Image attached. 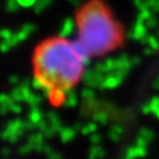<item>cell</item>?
Returning a JSON list of instances; mask_svg holds the SVG:
<instances>
[{"mask_svg": "<svg viewBox=\"0 0 159 159\" xmlns=\"http://www.w3.org/2000/svg\"><path fill=\"white\" fill-rule=\"evenodd\" d=\"M43 102V97L42 95H39V94H31L29 98H28V100L25 102L26 104H29L30 107H38L39 104H40Z\"/></svg>", "mask_w": 159, "mask_h": 159, "instance_id": "4316f807", "label": "cell"}, {"mask_svg": "<svg viewBox=\"0 0 159 159\" xmlns=\"http://www.w3.org/2000/svg\"><path fill=\"white\" fill-rule=\"evenodd\" d=\"M148 103H149V105L152 108V111H154L159 107V97H153Z\"/></svg>", "mask_w": 159, "mask_h": 159, "instance_id": "f35d334b", "label": "cell"}, {"mask_svg": "<svg viewBox=\"0 0 159 159\" xmlns=\"http://www.w3.org/2000/svg\"><path fill=\"white\" fill-rule=\"evenodd\" d=\"M142 113H143V114H150V113H153V111H152V108H150V105H149V103H145V104L142 105Z\"/></svg>", "mask_w": 159, "mask_h": 159, "instance_id": "7bdbcfd3", "label": "cell"}, {"mask_svg": "<svg viewBox=\"0 0 159 159\" xmlns=\"http://www.w3.org/2000/svg\"><path fill=\"white\" fill-rule=\"evenodd\" d=\"M140 43L142 44H145V45H149L155 52L159 50V38L157 35H147Z\"/></svg>", "mask_w": 159, "mask_h": 159, "instance_id": "d6986e66", "label": "cell"}, {"mask_svg": "<svg viewBox=\"0 0 159 159\" xmlns=\"http://www.w3.org/2000/svg\"><path fill=\"white\" fill-rule=\"evenodd\" d=\"M80 95H82V99H83V100L94 99V98H95V92H94V88H90V87L84 88V89L82 90Z\"/></svg>", "mask_w": 159, "mask_h": 159, "instance_id": "83f0119b", "label": "cell"}, {"mask_svg": "<svg viewBox=\"0 0 159 159\" xmlns=\"http://www.w3.org/2000/svg\"><path fill=\"white\" fill-rule=\"evenodd\" d=\"M44 134H43V132L40 133H33V134H30L29 137H28V143L29 144H31L33 145V148H34V150L35 152H38V153H40V152H43V147H44Z\"/></svg>", "mask_w": 159, "mask_h": 159, "instance_id": "9c48e42d", "label": "cell"}, {"mask_svg": "<svg viewBox=\"0 0 159 159\" xmlns=\"http://www.w3.org/2000/svg\"><path fill=\"white\" fill-rule=\"evenodd\" d=\"M24 128H25V130H29V132H33V130H36L38 129L36 124L33 123L31 120H29V119H28L26 122H24Z\"/></svg>", "mask_w": 159, "mask_h": 159, "instance_id": "74e56055", "label": "cell"}, {"mask_svg": "<svg viewBox=\"0 0 159 159\" xmlns=\"http://www.w3.org/2000/svg\"><path fill=\"white\" fill-rule=\"evenodd\" d=\"M130 61H132L133 66H137L142 63V59H140V57H133V58H130Z\"/></svg>", "mask_w": 159, "mask_h": 159, "instance_id": "f6af8a7d", "label": "cell"}, {"mask_svg": "<svg viewBox=\"0 0 159 159\" xmlns=\"http://www.w3.org/2000/svg\"><path fill=\"white\" fill-rule=\"evenodd\" d=\"M10 95H11V98L14 99V102H18V103L24 102L23 90H21L20 84H19V85H16V87H14V89H13V90H11V93H10Z\"/></svg>", "mask_w": 159, "mask_h": 159, "instance_id": "484cf974", "label": "cell"}, {"mask_svg": "<svg viewBox=\"0 0 159 159\" xmlns=\"http://www.w3.org/2000/svg\"><path fill=\"white\" fill-rule=\"evenodd\" d=\"M155 35L159 38V28H157V29H155Z\"/></svg>", "mask_w": 159, "mask_h": 159, "instance_id": "f5cc1de1", "label": "cell"}, {"mask_svg": "<svg viewBox=\"0 0 159 159\" xmlns=\"http://www.w3.org/2000/svg\"><path fill=\"white\" fill-rule=\"evenodd\" d=\"M34 150V148H33V145L31 144H29L28 142L24 144V145H21L19 149H18V153L20 154V155H26V154H29V153H31Z\"/></svg>", "mask_w": 159, "mask_h": 159, "instance_id": "4dcf8cb0", "label": "cell"}, {"mask_svg": "<svg viewBox=\"0 0 159 159\" xmlns=\"http://www.w3.org/2000/svg\"><path fill=\"white\" fill-rule=\"evenodd\" d=\"M10 154H11L10 148H8V147L2 148V157H3V158H8V157H10Z\"/></svg>", "mask_w": 159, "mask_h": 159, "instance_id": "ee69618b", "label": "cell"}, {"mask_svg": "<svg viewBox=\"0 0 159 159\" xmlns=\"http://www.w3.org/2000/svg\"><path fill=\"white\" fill-rule=\"evenodd\" d=\"M104 76H105V74L99 73L93 68V69L84 70V73L82 75V80L87 87H90V88H94V89H99Z\"/></svg>", "mask_w": 159, "mask_h": 159, "instance_id": "277c9868", "label": "cell"}, {"mask_svg": "<svg viewBox=\"0 0 159 159\" xmlns=\"http://www.w3.org/2000/svg\"><path fill=\"white\" fill-rule=\"evenodd\" d=\"M44 118H45V116L43 115L42 110L39 109L38 107H30V110H29V113H28V119H29V120H31L33 123L38 124V123L40 122L42 119H44Z\"/></svg>", "mask_w": 159, "mask_h": 159, "instance_id": "e0dca14e", "label": "cell"}, {"mask_svg": "<svg viewBox=\"0 0 159 159\" xmlns=\"http://www.w3.org/2000/svg\"><path fill=\"white\" fill-rule=\"evenodd\" d=\"M75 26H76V21L73 18H65L59 28V36L68 39L74 33Z\"/></svg>", "mask_w": 159, "mask_h": 159, "instance_id": "ba28073f", "label": "cell"}, {"mask_svg": "<svg viewBox=\"0 0 159 159\" xmlns=\"http://www.w3.org/2000/svg\"><path fill=\"white\" fill-rule=\"evenodd\" d=\"M159 2V0H147V3H148V7L150 8V9H153L155 5H157V3Z\"/></svg>", "mask_w": 159, "mask_h": 159, "instance_id": "bcb514c9", "label": "cell"}, {"mask_svg": "<svg viewBox=\"0 0 159 159\" xmlns=\"http://www.w3.org/2000/svg\"><path fill=\"white\" fill-rule=\"evenodd\" d=\"M133 4L134 7L140 11V10H144V9H148V3L147 0H133Z\"/></svg>", "mask_w": 159, "mask_h": 159, "instance_id": "836d02e7", "label": "cell"}, {"mask_svg": "<svg viewBox=\"0 0 159 159\" xmlns=\"http://www.w3.org/2000/svg\"><path fill=\"white\" fill-rule=\"evenodd\" d=\"M132 30H133V40L142 42L143 39L147 36L148 26L145 25V23H139V21H137L135 25H134V28H133Z\"/></svg>", "mask_w": 159, "mask_h": 159, "instance_id": "8fae6325", "label": "cell"}, {"mask_svg": "<svg viewBox=\"0 0 159 159\" xmlns=\"http://www.w3.org/2000/svg\"><path fill=\"white\" fill-rule=\"evenodd\" d=\"M0 48H2V52H3V53H8V52L13 48V45H11V43H10V42L3 40V42H2V47H0Z\"/></svg>", "mask_w": 159, "mask_h": 159, "instance_id": "60d3db41", "label": "cell"}, {"mask_svg": "<svg viewBox=\"0 0 159 159\" xmlns=\"http://www.w3.org/2000/svg\"><path fill=\"white\" fill-rule=\"evenodd\" d=\"M154 15V13H153V10L150 9V8H148V9H144V10H140L139 11V14H138V16H137V21H139V23H145L149 18H152Z\"/></svg>", "mask_w": 159, "mask_h": 159, "instance_id": "d4e9b609", "label": "cell"}, {"mask_svg": "<svg viewBox=\"0 0 159 159\" xmlns=\"http://www.w3.org/2000/svg\"><path fill=\"white\" fill-rule=\"evenodd\" d=\"M34 31H35V25H34V24H31V23H26V24H24V25L20 28L19 31L14 33V35H13V38H11L10 43H11L13 48L16 47L18 44L23 43L24 40H26V39L29 38V35L33 34Z\"/></svg>", "mask_w": 159, "mask_h": 159, "instance_id": "8992f818", "label": "cell"}, {"mask_svg": "<svg viewBox=\"0 0 159 159\" xmlns=\"http://www.w3.org/2000/svg\"><path fill=\"white\" fill-rule=\"evenodd\" d=\"M66 98V92L63 88H55L53 90V93L49 97V100L54 104V105H60L64 104V100Z\"/></svg>", "mask_w": 159, "mask_h": 159, "instance_id": "4fadbf2b", "label": "cell"}, {"mask_svg": "<svg viewBox=\"0 0 159 159\" xmlns=\"http://www.w3.org/2000/svg\"><path fill=\"white\" fill-rule=\"evenodd\" d=\"M155 53V50L153 49V48H150L149 45H147L144 49H143V54L145 55V57H150V55H153Z\"/></svg>", "mask_w": 159, "mask_h": 159, "instance_id": "b9f144b4", "label": "cell"}, {"mask_svg": "<svg viewBox=\"0 0 159 159\" xmlns=\"http://www.w3.org/2000/svg\"><path fill=\"white\" fill-rule=\"evenodd\" d=\"M35 75L44 83L43 95L49 99L55 88H73L84 73V64L75 53L71 42L53 38L39 45L34 53Z\"/></svg>", "mask_w": 159, "mask_h": 159, "instance_id": "6da1fadb", "label": "cell"}, {"mask_svg": "<svg viewBox=\"0 0 159 159\" xmlns=\"http://www.w3.org/2000/svg\"><path fill=\"white\" fill-rule=\"evenodd\" d=\"M8 80H9V83H10L11 85H14V87H16V85H19V84L21 83V79H20L18 75H10Z\"/></svg>", "mask_w": 159, "mask_h": 159, "instance_id": "ab89813d", "label": "cell"}, {"mask_svg": "<svg viewBox=\"0 0 159 159\" xmlns=\"http://www.w3.org/2000/svg\"><path fill=\"white\" fill-rule=\"evenodd\" d=\"M36 2H38V0H18L20 8H24V9L34 8V5L36 4Z\"/></svg>", "mask_w": 159, "mask_h": 159, "instance_id": "1f68e13d", "label": "cell"}, {"mask_svg": "<svg viewBox=\"0 0 159 159\" xmlns=\"http://www.w3.org/2000/svg\"><path fill=\"white\" fill-rule=\"evenodd\" d=\"M10 111H11V113H14V114H20V113L23 111V108H21L20 103L14 102V103L11 104V107H10Z\"/></svg>", "mask_w": 159, "mask_h": 159, "instance_id": "8d00e7d4", "label": "cell"}, {"mask_svg": "<svg viewBox=\"0 0 159 159\" xmlns=\"http://www.w3.org/2000/svg\"><path fill=\"white\" fill-rule=\"evenodd\" d=\"M76 26L78 39L94 57H102L122 43L120 26L99 0H92L79 10Z\"/></svg>", "mask_w": 159, "mask_h": 159, "instance_id": "7a4b0ae2", "label": "cell"}, {"mask_svg": "<svg viewBox=\"0 0 159 159\" xmlns=\"http://www.w3.org/2000/svg\"><path fill=\"white\" fill-rule=\"evenodd\" d=\"M82 127H83V125H82L80 123H76V124L74 125V128H75V130H76V132H78V130H79V132H80V129H82Z\"/></svg>", "mask_w": 159, "mask_h": 159, "instance_id": "681fc988", "label": "cell"}, {"mask_svg": "<svg viewBox=\"0 0 159 159\" xmlns=\"http://www.w3.org/2000/svg\"><path fill=\"white\" fill-rule=\"evenodd\" d=\"M145 25L148 26V29H155V28H158V19L153 15L152 18H149L145 21Z\"/></svg>", "mask_w": 159, "mask_h": 159, "instance_id": "e575fe53", "label": "cell"}, {"mask_svg": "<svg viewBox=\"0 0 159 159\" xmlns=\"http://www.w3.org/2000/svg\"><path fill=\"white\" fill-rule=\"evenodd\" d=\"M43 153H44L45 157L49 158V159H60V158H61V154H59L58 152H55L54 148H52V147H49V145H45V144H44V147H43Z\"/></svg>", "mask_w": 159, "mask_h": 159, "instance_id": "cb8c5ba5", "label": "cell"}, {"mask_svg": "<svg viewBox=\"0 0 159 159\" xmlns=\"http://www.w3.org/2000/svg\"><path fill=\"white\" fill-rule=\"evenodd\" d=\"M92 119L100 125H105L109 120V113H108V110L99 109V110H97L92 114Z\"/></svg>", "mask_w": 159, "mask_h": 159, "instance_id": "2e32d148", "label": "cell"}, {"mask_svg": "<svg viewBox=\"0 0 159 159\" xmlns=\"http://www.w3.org/2000/svg\"><path fill=\"white\" fill-rule=\"evenodd\" d=\"M75 128L74 127H63L61 130L59 132V138H60V142L63 144H66V143H70L74 137H75Z\"/></svg>", "mask_w": 159, "mask_h": 159, "instance_id": "7c38bea8", "label": "cell"}, {"mask_svg": "<svg viewBox=\"0 0 159 159\" xmlns=\"http://www.w3.org/2000/svg\"><path fill=\"white\" fill-rule=\"evenodd\" d=\"M0 103H2V105H5L10 109L11 104L14 103V99L11 98L10 94H2V97H0Z\"/></svg>", "mask_w": 159, "mask_h": 159, "instance_id": "f546056e", "label": "cell"}, {"mask_svg": "<svg viewBox=\"0 0 159 159\" xmlns=\"http://www.w3.org/2000/svg\"><path fill=\"white\" fill-rule=\"evenodd\" d=\"M152 10H153V13H159V2L157 3V5H155V7H154Z\"/></svg>", "mask_w": 159, "mask_h": 159, "instance_id": "f907efd6", "label": "cell"}, {"mask_svg": "<svg viewBox=\"0 0 159 159\" xmlns=\"http://www.w3.org/2000/svg\"><path fill=\"white\" fill-rule=\"evenodd\" d=\"M123 133H124L123 125H120V124H113V125L110 127V129L108 130V137H109V139H110L111 142L116 143V142L120 140Z\"/></svg>", "mask_w": 159, "mask_h": 159, "instance_id": "5bb4252c", "label": "cell"}, {"mask_svg": "<svg viewBox=\"0 0 159 159\" xmlns=\"http://www.w3.org/2000/svg\"><path fill=\"white\" fill-rule=\"evenodd\" d=\"M76 104H78V97H76L75 90L71 89V90L66 94V98H65V100H64V105H65L66 108H74V107H76Z\"/></svg>", "mask_w": 159, "mask_h": 159, "instance_id": "ffe728a7", "label": "cell"}, {"mask_svg": "<svg viewBox=\"0 0 159 159\" xmlns=\"http://www.w3.org/2000/svg\"><path fill=\"white\" fill-rule=\"evenodd\" d=\"M97 124H98V123L93 120L92 123H88V124L83 125L82 129H80V133H82L83 135H90V134L95 133L97 129H98V125H97Z\"/></svg>", "mask_w": 159, "mask_h": 159, "instance_id": "603a6c76", "label": "cell"}, {"mask_svg": "<svg viewBox=\"0 0 159 159\" xmlns=\"http://www.w3.org/2000/svg\"><path fill=\"white\" fill-rule=\"evenodd\" d=\"M147 153H148L147 147H142V145L135 144L134 147H129L125 150L124 157L127 159H135V158H143V157H145Z\"/></svg>", "mask_w": 159, "mask_h": 159, "instance_id": "30bf717a", "label": "cell"}, {"mask_svg": "<svg viewBox=\"0 0 159 159\" xmlns=\"http://www.w3.org/2000/svg\"><path fill=\"white\" fill-rule=\"evenodd\" d=\"M13 35H14V33H11L10 29H7V28L2 29V31H0V36H2V39H3V40H7V42L11 40Z\"/></svg>", "mask_w": 159, "mask_h": 159, "instance_id": "d6a6232c", "label": "cell"}, {"mask_svg": "<svg viewBox=\"0 0 159 159\" xmlns=\"http://www.w3.org/2000/svg\"><path fill=\"white\" fill-rule=\"evenodd\" d=\"M89 137H90V138H89V142H90L92 144H100V143H102V140H103L102 135H100V134H98L97 132H95V133H93V134H90Z\"/></svg>", "mask_w": 159, "mask_h": 159, "instance_id": "d590c367", "label": "cell"}, {"mask_svg": "<svg viewBox=\"0 0 159 159\" xmlns=\"http://www.w3.org/2000/svg\"><path fill=\"white\" fill-rule=\"evenodd\" d=\"M107 155V152L104 148H102L99 144H93L88 150V158L89 159H102Z\"/></svg>", "mask_w": 159, "mask_h": 159, "instance_id": "9a60e30c", "label": "cell"}, {"mask_svg": "<svg viewBox=\"0 0 159 159\" xmlns=\"http://www.w3.org/2000/svg\"><path fill=\"white\" fill-rule=\"evenodd\" d=\"M52 3H53V0H38L36 4L34 5V11H35V14L43 13L48 7H50Z\"/></svg>", "mask_w": 159, "mask_h": 159, "instance_id": "7402d4cb", "label": "cell"}, {"mask_svg": "<svg viewBox=\"0 0 159 159\" xmlns=\"http://www.w3.org/2000/svg\"><path fill=\"white\" fill-rule=\"evenodd\" d=\"M71 45H73L75 53L78 54V57L80 58V60L83 61V64L85 66H88L90 64V60H92L90 58L93 57L90 54V52L88 50V48L83 44V42L80 40V39H75V40H71Z\"/></svg>", "mask_w": 159, "mask_h": 159, "instance_id": "52a82bcc", "label": "cell"}, {"mask_svg": "<svg viewBox=\"0 0 159 159\" xmlns=\"http://www.w3.org/2000/svg\"><path fill=\"white\" fill-rule=\"evenodd\" d=\"M45 119L48 120L49 124H52V125L57 127L59 130H61V128H63V125H61V120H60L59 115H58L55 111H48V113L45 114Z\"/></svg>", "mask_w": 159, "mask_h": 159, "instance_id": "ac0fdd59", "label": "cell"}, {"mask_svg": "<svg viewBox=\"0 0 159 159\" xmlns=\"http://www.w3.org/2000/svg\"><path fill=\"white\" fill-rule=\"evenodd\" d=\"M20 8L19 3H18V0H7V3H5V9L9 13H15L18 11Z\"/></svg>", "mask_w": 159, "mask_h": 159, "instance_id": "f1b7e54d", "label": "cell"}, {"mask_svg": "<svg viewBox=\"0 0 159 159\" xmlns=\"http://www.w3.org/2000/svg\"><path fill=\"white\" fill-rule=\"evenodd\" d=\"M153 89L154 90H159V78L155 79V80L153 82Z\"/></svg>", "mask_w": 159, "mask_h": 159, "instance_id": "7dc6e473", "label": "cell"}, {"mask_svg": "<svg viewBox=\"0 0 159 159\" xmlns=\"http://www.w3.org/2000/svg\"><path fill=\"white\" fill-rule=\"evenodd\" d=\"M24 132H25L24 122L21 119H14V120H10L5 125V128L2 133V139L5 142H9V143H16Z\"/></svg>", "mask_w": 159, "mask_h": 159, "instance_id": "3957f363", "label": "cell"}, {"mask_svg": "<svg viewBox=\"0 0 159 159\" xmlns=\"http://www.w3.org/2000/svg\"><path fill=\"white\" fill-rule=\"evenodd\" d=\"M124 76H122L120 74L118 73H109V74H105L103 82L99 87V90H107V89H116L118 87H120L123 80H124Z\"/></svg>", "mask_w": 159, "mask_h": 159, "instance_id": "5b68a950", "label": "cell"}, {"mask_svg": "<svg viewBox=\"0 0 159 159\" xmlns=\"http://www.w3.org/2000/svg\"><path fill=\"white\" fill-rule=\"evenodd\" d=\"M68 2L70 4H73L74 7H79V5H80V0H68Z\"/></svg>", "mask_w": 159, "mask_h": 159, "instance_id": "c3c4849f", "label": "cell"}, {"mask_svg": "<svg viewBox=\"0 0 159 159\" xmlns=\"http://www.w3.org/2000/svg\"><path fill=\"white\" fill-rule=\"evenodd\" d=\"M153 114L155 115V118H157V119H159V107H158V108H157V109L153 111Z\"/></svg>", "mask_w": 159, "mask_h": 159, "instance_id": "816d5d0a", "label": "cell"}, {"mask_svg": "<svg viewBox=\"0 0 159 159\" xmlns=\"http://www.w3.org/2000/svg\"><path fill=\"white\" fill-rule=\"evenodd\" d=\"M138 135L139 137H142L143 139H145L149 144L154 140V138H155V133L152 130V129H149V128H140L139 129V133H138Z\"/></svg>", "mask_w": 159, "mask_h": 159, "instance_id": "44dd1931", "label": "cell"}]
</instances>
